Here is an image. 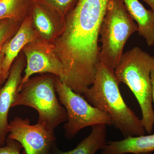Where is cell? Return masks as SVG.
I'll return each mask as SVG.
<instances>
[{
	"label": "cell",
	"mask_w": 154,
	"mask_h": 154,
	"mask_svg": "<svg viewBox=\"0 0 154 154\" xmlns=\"http://www.w3.org/2000/svg\"><path fill=\"white\" fill-rule=\"evenodd\" d=\"M114 70L99 63L94 82L84 95L91 105L107 113L125 138L144 135L141 119L127 106Z\"/></svg>",
	"instance_id": "obj_1"
},
{
	"label": "cell",
	"mask_w": 154,
	"mask_h": 154,
	"mask_svg": "<svg viewBox=\"0 0 154 154\" xmlns=\"http://www.w3.org/2000/svg\"><path fill=\"white\" fill-rule=\"evenodd\" d=\"M154 69V57L135 47L123 54L114 70L119 83L125 84L137 100L142 114L145 129L151 133L154 125L151 72Z\"/></svg>",
	"instance_id": "obj_2"
},
{
	"label": "cell",
	"mask_w": 154,
	"mask_h": 154,
	"mask_svg": "<svg viewBox=\"0 0 154 154\" xmlns=\"http://www.w3.org/2000/svg\"><path fill=\"white\" fill-rule=\"evenodd\" d=\"M56 77L44 73L30 78L18 89L17 98L12 106H25L35 109L38 114L37 122L45 125L53 133L58 125L68 120L66 110L57 96Z\"/></svg>",
	"instance_id": "obj_3"
},
{
	"label": "cell",
	"mask_w": 154,
	"mask_h": 154,
	"mask_svg": "<svg viewBox=\"0 0 154 154\" xmlns=\"http://www.w3.org/2000/svg\"><path fill=\"white\" fill-rule=\"evenodd\" d=\"M137 28L122 0H110L99 33L100 63L114 70L127 42Z\"/></svg>",
	"instance_id": "obj_4"
},
{
	"label": "cell",
	"mask_w": 154,
	"mask_h": 154,
	"mask_svg": "<svg viewBox=\"0 0 154 154\" xmlns=\"http://www.w3.org/2000/svg\"><path fill=\"white\" fill-rule=\"evenodd\" d=\"M55 87L59 101L67 113V122L64 129L68 138H72L81 129L87 127L99 124L113 125L107 113L91 105L82 95L74 92L57 76Z\"/></svg>",
	"instance_id": "obj_5"
},
{
	"label": "cell",
	"mask_w": 154,
	"mask_h": 154,
	"mask_svg": "<svg viewBox=\"0 0 154 154\" xmlns=\"http://www.w3.org/2000/svg\"><path fill=\"white\" fill-rule=\"evenodd\" d=\"M8 137L17 141L24 148V154H49L55 140L54 133L45 125L37 122L31 125L28 119L17 116L9 124Z\"/></svg>",
	"instance_id": "obj_6"
},
{
	"label": "cell",
	"mask_w": 154,
	"mask_h": 154,
	"mask_svg": "<svg viewBox=\"0 0 154 154\" xmlns=\"http://www.w3.org/2000/svg\"><path fill=\"white\" fill-rule=\"evenodd\" d=\"M22 51L26 58V66L19 88L35 74L50 73L60 79L63 78L64 68L56 54L52 43L36 39L26 45Z\"/></svg>",
	"instance_id": "obj_7"
},
{
	"label": "cell",
	"mask_w": 154,
	"mask_h": 154,
	"mask_svg": "<svg viewBox=\"0 0 154 154\" xmlns=\"http://www.w3.org/2000/svg\"><path fill=\"white\" fill-rule=\"evenodd\" d=\"M26 66V58L22 51L12 64L5 85L0 89V146L6 142L9 133V110L17 98Z\"/></svg>",
	"instance_id": "obj_8"
},
{
	"label": "cell",
	"mask_w": 154,
	"mask_h": 154,
	"mask_svg": "<svg viewBox=\"0 0 154 154\" xmlns=\"http://www.w3.org/2000/svg\"><path fill=\"white\" fill-rule=\"evenodd\" d=\"M30 14L38 39L52 44L63 32L65 19L45 4L34 0Z\"/></svg>",
	"instance_id": "obj_9"
},
{
	"label": "cell",
	"mask_w": 154,
	"mask_h": 154,
	"mask_svg": "<svg viewBox=\"0 0 154 154\" xmlns=\"http://www.w3.org/2000/svg\"><path fill=\"white\" fill-rule=\"evenodd\" d=\"M36 39H38L33 29L31 16L29 14L16 34L1 48V51L5 55L2 64V84L5 82L12 64L23 48L29 42Z\"/></svg>",
	"instance_id": "obj_10"
},
{
	"label": "cell",
	"mask_w": 154,
	"mask_h": 154,
	"mask_svg": "<svg viewBox=\"0 0 154 154\" xmlns=\"http://www.w3.org/2000/svg\"><path fill=\"white\" fill-rule=\"evenodd\" d=\"M130 16L137 25L139 35L149 46L154 45V12L147 10L139 0H122Z\"/></svg>",
	"instance_id": "obj_11"
},
{
	"label": "cell",
	"mask_w": 154,
	"mask_h": 154,
	"mask_svg": "<svg viewBox=\"0 0 154 154\" xmlns=\"http://www.w3.org/2000/svg\"><path fill=\"white\" fill-rule=\"evenodd\" d=\"M102 154H138L154 151V134L129 137L116 141H109L101 149Z\"/></svg>",
	"instance_id": "obj_12"
},
{
	"label": "cell",
	"mask_w": 154,
	"mask_h": 154,
	"mask_svg": "<svg viewBox=\"0 0 154 154\" xmlns=\"http://www.w3.org/2000/svg\"><path fill=\"white\" fill-rule=\"evenodd\" d=\"M107 125L99 124L91 127L90 135L81 141L76 147L69 151H58L57 154H95L106 144Z\"/></svg>",
	"instance_id": "obj_13"
},
{
	"label": "cell",
	"mask_w": 154,
	"mask_h": 154,
	"mask_svg": "<svg viewBox=\"0 0 154 154\" xmlns=\"http://www.w3.org/2000/svg\"><path fill=\"white\" fill-rule=\"evenodd\" d=\"M34 0H0V21L11 19L22 23L30 14Z\"/></svg>",
	"instance_id": "obj_14"
},
{
	"label": "cell",
	"mask_w": 154,
	"mask_h": 154,
	"mask_svg": "<svg viewBox=\"0 0 154 154\" xmlns=\"http://www.w3.org/2000/svg\"><path fill=\"white\" fill-rule=\"evenodd\" d=\"M22 23L11 19L0 21V49L16 34Z\"/></svg>",
	"instance_id": "obj_15"
},
{
	"label": "cell",
	"mask_w": 154,
	"mask_h": 154,
	"mask_svg": "<svg viewBox=\"0 0 154 154\" xmlns=\"http://www.w3.org/2000/svg\"><path fill=\"white\" fill-rule=\"evenodd\" d=\"M45 4L55 11L65 19L73 8L78 0H36Z\"/></svg>",
	"instance_id": "obj_16"
},
{
	"label": "cell",
	"mask_w": 154,
	"mask_h": 154,
	"mask_svg": "<svg viewBox=\"0 0 154 154\" xmlns=\"http://www.w3.org/2000/svg\"><path fill=\"white\" fill-rule=\"evenodd\" d=\"M6 142L5 146L0 147V154H21L20 151L23 148L19 142L8 137Z\"/></svg>",
	"instance_id": "obj_17"
},
{
	"label": "cell",
	"mask_w": 154,
	"mask_h": 154,
	"mask_svg": "<svg viewBox=\"0 0 154 154\" xmlns=\"http://www.w3.org/2000/svg\"><path fill=\"white\" fill-rule=\"evenodd\" d=\"M4 54L1 51L0 49V89H1V85H2V64L3 60H4Z\"/></svg>",
	"instance_id": "obj_18"
},
{
	"label": "cell",
	"mask_w": 154,
	"mask_h": 154,
	"mask_svg": "<svg viewBox=\"0 0 154 154\" xmlns=\"http://www.w3.org/2000/svg\"><path fill=\"white\" fill-rule=\"evenodd\" d=\"M150 76L152 86V99L154 105V69L152 71Z\"/></svg>",
	"instance_id": "obj_19"
},
{
	"label": "cell",
	"mask_w": 154,
	"mask_h": 154,
	"mask_svg": "<svg viewBox=\"0 0 154 154\" xmlns=\"http://www.w3.org/2000/svg\"><path fill=\"white\" fill-rule=\"evenodd\" d=\"M146 3L153 11L154 12V0H143Z\"/></svg>",
	"instance_id": "obj_20"
},
{
	"label": "cell",
	"mask_w": 154,
	"mask_h": 154,
	"mask_svg": "<svg viewBox=\"0 0 154 154\" xmlns=\"http://www.w3.org/2000/svg\"><path fill=\"white\" fill-rule=\"evenodd\" d=\"M138 154H149V153H140Z\"/></svg>",
	"instance_id": "obj_21"
}]
</instances>
